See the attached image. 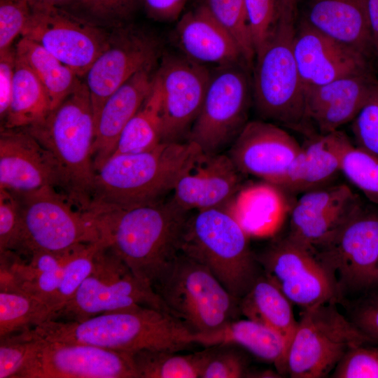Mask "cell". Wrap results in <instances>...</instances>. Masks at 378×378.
I'll return each mask as SVG.
<instances>
[{
	"instance_id": "cell-31",
	"label": "cell",
	"mask_w": 378,
	"mask_h": 378,
	"mask_svg": "<svg viewBox=\"0 0 378 378\" xmlns=\"http://www.w3.org/2000/svg\"><path fill=\"white\" fill-rule=\"evenodd\" d=\"M15 50L16 55L27 64L42 84L51 111L80 83L79 76L70 67L34 41L21 37Z\"/></svg>"
},
{
	"instance_id": "cell-49",
	"label": "cell",
	"mask_w": 378,
	"mask_h": 378,
	"mask_svg": "<svg viewBox=\"0 0 378 378\" xmlns=\"http://www.w3.org/2000/svg\"><path fill=\"white\" fill-rule=\"evenodd\" d=\"M148 15L159 21L178 19L188 0H141Z\"/></svg>"
},
{
	"instance_id": "cell-42",
	"label": "cell",
	"mask_w": 378,
	"mask_h": 378,
	"mask_svg": "<svg viewBox=\"0 0 378 378\" xmlns=\"http://www.w3.org/2000/svg\"><path fill=\"white\" fill-rule=\"evenodd\" d=\"M330 375L332 378H378V343L351 348Z\"/></svg>"
},
{
	"instance_id": "cell-43",
	"label": "cell",
	"mask_w": 378,
	"mask_h": 378,
	"mask_svg": "<svg viewBox=\"0 0 378 378\" xmlns=\"http://www.w3.org/2000/svg\"><path fill=\"white\" fill-rule=\"evenodd\" d=\"M351 122L356 146L378 156V83Z\"/></svg>"
},
{
	"instance_id": "cell-32",
	"label": "cell",
	"mask_w": 378,
	"mask_h": 378,
	"mask_svg": "<svg viewBox=\"0 0 378 378\" xmlns=\"http://www.w3.org/2000/svg\"><path fill=\"white\" fill-rule=\"evenodd\" d=\"M50 111L42 84L27 64L16 55L11 99L3 128L29 127L43 120Z\"/></svg>"
},
{
	"instance_id": "cell-52",
	"label": "cell",
	"mask_w": 378,
	"mask_h": 378,
	"mask_svg": "<svg viewBox=\"0 0 378 378\" xmlns=\"http://www.w3.org/2000/svg\"><path fill=\"white\" fill-rule=\"evenodd\" d=\"M281 1V10L282 9H292L298 11V5L301 0H280Z\"/></svg>"
},
{
	"instance_id": "cell-22",
	"label": "cell",
	"mask_w": 378,
	"mask_h": 378,
	"mask_svg": "<svg viewBox=\"0 0 378 378\" xmlns=\"http://www.w3.org/2000/svg\"><path fill=\"white\" fill-rule=\"evenodd\" d=\"M47 186H62L50 153L24 128H1L0 189L27 192Z\"/></svg>"
},
{
	"instance_id": "cell-44",
	"label": "cell",
	"mask_w": 378,
	"mask_h": 378,
	"mask_svg": "<svg viewBox=\"0 0 378 378\" xmlns=\"http://www.w3.org/2000/svg\"><path fill=\"white\" fill-rule=\"evenodd\" d=\"M35 342L30 329L0 337V378H15Z\"/></svg>"
},
{
	"instance_id": "cell-47",
	"label": "cell",
	"mask_w": 378,
	"mask_h": 378,
	"mask_svg": "<svg viewBox=\"0 0 378 378\" xmlns=\"http://www.w3.org/2000/svg\"><path fill=\"white\" fill-rule=\"evenodd\" d=\"M20 231L19 204L15 195L0 189V253L18 246Z\"/></svg>"
},
{
	"instance_id": "cell-37",
	"label": "cell",
	"mask_w": 378,
	"mask_h": 378,
	"mask_svg": "<svg viewBox=\"0 0 378 378\" xmlns=\"http://www.w3.org/2000/svg\"><path fill=\"white\" fill-rule=\"evenodd\" d=\"M204 4L214 18L234 39L246 66H251L255 52L244 0H205Z\"/></svg>"
},
{
	"instance_id": "cell-34",
	"label": "cell",
	"mask_w": 378,
	"mask_h": 378,
	"mask_svg": "<svg viewBox=\"0 0 378 378\" xmlns=\"http://www.w3.org/2000/svg\"><path fill=\"white\" fill-rule=\"evenodd\" d=\"M209 347L191 354L164 349H144L132 353L137 378H197L208 359Z\"/></svg>"
},
{
	"instance_id": "cell-17",
	"label": "cell",
	"mask_w": 378,
	"mask_h": 378,
	"mask_svg": "<svg viewBox=\"0 0 378 378\" xmlns=\"http://www.w3.org/2000/svg\"><path fill=\"white\" fill-rule=\"evenodd\" d=\"M159 53L158 43L141 31L127 28L111 36L85 74L94 122L107 99L134 74L152 68Z\"/></svg>"
},
{
	"instance_id": "cell-10",
	"label": "cell",
	"mask_w": 378,
	"mask_h": 378,
	"mask_svg": "<svg viewBox=\"0 0 378 378\" xmlns=\"http://www.w3.org/2000/svg\"><path fill=\"white\" fill-rule=\"evenodd\" d=\"M137 307L169 314L153 287L137 278L104 243L96 254L91 274L51 319L82 321L104 312Z\"/></svg>"
},
{
	"instance_id": "cell-8",
	"label": "cell",
	"mask_w": 378,
	"mask_h": 378,
	"mask_svg": "<svg viewBox=\"0 0 378 378\" xmlns=\"http://www.w3.org/2000/svg\"><path fill=\"white\" fill-rule=\"evenodd\" d=\"M19 204L20 231L15 252L28 258L37 252L62 253L101 240L94 219L64 193L47 186L13 192Z\"/></svg>"
},
{
	"instance_id": "cell-7",
	"label": "cell",
	"mask_w": 378,
	"mask_h": 378,
	"mask_svg": "<svg viewBox=\"0 0 378 378\" xmlns=\"http://www.w3.org/2000/svg\"><path fill=\"white\" fill-rule=\"evenodd\" d=\"M152 287L193 334L214 331L241 314L239 300L206 267L180 253Z\"/></svg>"
},
{
	"instance_id": "cell-13",
	"label": "cell",
	"mask_w": 378,
	"mask_h": 378,
	"mask_svg": "<svg viewBox=\"0 0 378 378\" xmlns=\"http://www.w3.org/2000/svg\"><path fill=\"white\" fill-rule=\"evenodd\" d=\"M262 273L302 309L343 302L334 275L314 252L288 236L256 256Z\"/></svg>"
},
{
	"instance_id": "cell-1",
	"label": "cell",
	"mask_w": 378,
	"mask_h": 378,
	"mask_svg": "<svg viewBox=\"0 0 378 378\" xmlns=\"http://www.w3.org/2000/svg\"><path fill=\"white\" fill-rule=\"evenodd\" d=\"M100 239L151 286L179 253L189 213L172 199L128 208L93 209Z\"/></svg>"
},
{
	"instance_id": "cell-12",
	"label": "cell",
	"mask_w": 378,
	"mask_h": 378,
	"mask_svg": "<svg viewBox=\"0 0 378 378\" xmlns=\"http://www.w3.org/2000/svg\"><path fill=\"white\" fill-rule=\"evenodd\" d=\"M251 100L250 83L241 63L219 66L211 73L201 109L186 141L209 153L230 148L248 122Z\"/></svg>"
},
{
	"instance_id": "cell-41",
	"label": "cell",
	"mask_w": 378,
	"mask_h": 378,
	"mask_svg": "<svg viewBox=\"0 0 378 378\" xmlns=\"http://www.w3.org/2000/svg\"><path fill=\"white\" fill-rule=\"evenodd\" d=\"M208 359L200 378L248 377V362L244 353L235 345L224 344L209 346Z\"/></svg>"
},
{
	"instance_id": "cell-18",
	"label": "cell",
	"mask_w": 378,
	"mask_h": 378,
	"mask_svg": "<svg viewBox=\"0 0 378 378\" xmlns=\"http://www.w3.org/2000/svg\"><path fill=\"white\" fill-rule=\"evenodd\" d=\"M300 149L286 130L262 120L248 121L227 154L243 175L278 186Z\"/></svg>"
},
{
	"instance_id": "cell-50",
	"label": "cell",
	"mask_w": 378,
	"mask_h": 378,
	"mask_svg": "<svg viewBox=\"0 0 378 378\" xmlns=\"http://www.w3.org/2000/svg\"><path fill=\"white\" fill-rule=\"evenodd\" d=\"M376 57L378 58V0H365Z\"/></svg>"
},
{
	"instance_id": "cell-45",
	"label": "cell",
	"mask_w": 378,
	"mask_h": 378,
	"mask_svg": "<svg viewBox=\"0 0 378 378\" xmlns=\"http://www.w3.org/2000/svg\"><path fill=\"white\" fill-rule=\"evenodd\" d=\"M28 0H0V51L11 48L31 15Z\"/></svg>"
},
{
	"instance_id": "cell-23",
	"label": "cell",
	"mask_w": 378,
	"mask_h": 378,
	"mask_svg": "<svg viewBox=\"0 0 378 378\" xmlns=\"http://www.w3.org/2000/svg\"><path fill=\"white\" fill-rule=\"evenodd\" d=\"M378 80L372 71L304 87L306 134H325L353 120Z\"/></svg>"
},
{
	"instance_id": "cell-28",
	"label": "cell",
	"mask_w": 378,
	"mask_h": 378,
	"mask_svg": "<svg viewBox=\"0 0 378 378\" xmlns=\"http://www.w3.org/2000/svg\"><path fill=\"white\" fill-rule=\"evenodd\" d=\"M286 192L262 181L242 186L223 207L241 226L248 236L264 237L274 233L292 206Z\"/></svg>"
},
{
	"instance_id": "cell-35",
	"label": "cell",
	"mask_w": 378,
	"mask_h": 378,
	"mask_svg": "<svg viewBox=\"0 0 378 378\" xmlns=\"http://www.w3.org/2000/svg\"><path fill=\"white\" fill-rule=\"evenodd\" d=\"M48 306L29 295L0 291V337L23 332L49 320Z\"/></svg>"
},
{
	"instance_id": "cell-46",
	"label": "cell",
	"mask_w": 378,
	"mask_h": 378,
	"mask_svg": "<svg viewBox=\"0 0 378 378\" xmlns=\"http://www.w3.org/2000/svg\"><path fill=\"white\" fill-rule=\"evenodd\" d=\"M348 318L365 335L378 343V287L349 302Z\"/></svg>"
},
{
	"instance_id": "cell-39",
	"label": "cell",
	"mask_w": 378,
	"mask_h": 378,
	"mask_svg": "<svg viewBox=\"0 0 378 378\" xmlns=\"http://www.w3.org/2000/svg\"><path fill=\"white\" fill-rule=\"evenodd\" d=\"M136 2L137 0H66L59 7L95 24H115L127 19Z\"/></svg>"
},
{
	"instance_id": "cell-11",
	"label": "cell",
	"mask_w": 378,
	"mask_h": 378,
	"mask_svg": "<svg viewBox=\"0 0 378 378\" xmlns=\"http://www.w3.org/2000/svg\"><path fill=\"white\" fill-rule=\"evenodd\" d=\"M348 295L378 287V209L362 202L328 241L311 249Z\"/></svg>"
},
{
	"instance_id": "cell-19",
	"label": "cell",
	"mask_w": 378,
	"mask_h": 378,
	"mask_svg": "<svg viewBox=\"0 0 378 378\" xmlns=\"http://www.w3.org/2000/svg\"><path fill=\"white\" fill-rule=\"evenodd\" d=\"M362 202L345 184L305 192L290 208L287 236L314 249L330 239Z\"/></svg>"
},
{
	"instance_id": "cell-29",
	"label": "cell",
	"mask_w": 378,
	"mask_h": 378,
	"mask_svg": "<svg viewBox=\"0 0 378 378\" xmlns=\"http://www.w3.org/2000/svg\"><path fill=\"white\" fill-rule=\"evenodd\" d=\"M193 340L207 347L224 344L243 347L257 358L273 363L281 375L287 373L288 349L284 340L273 330L254 321L234 319L214 331L194 334Z\"/></svg>"
},
{
	"instance_id": "cell-27",
	"label": "cell",
	"mask_w": 378,
	"mask_h": 378,
	"mask_svg": "<svg viewBox=\"0 0 378 378\" xmlns=\"http://www.w3.org/2000/svg\"><path fill=\"white\" fill-rule=\"evenodd\" d=\"M176 25L178 43L188 59L202 64H246L234 39L205 4L181 15Z\"/></svg>"
},
{
	"instance_id": "cell-25",
	"label": "cell",
	"mask_w": 378,
	"mask_h": 378,
	"mask_svg": "<svg viewBox=\"0 0 378 378\" xmlns=\"http://www.w3.org/2000/svg\"><path fill=\"white\" fill-rule=\"evenodd\" d=\"M300 20L370 60L376 57L365 0H305Z\"/></svg>"
},
{
	"instance_id": "cell-5",
	"label": "cell",
	"mask_w": 378,
	"mask_h": 378,
	"mask_svg": "<svg viewBox=\"0 0 378 378\" xmlns=\"http://www.w3.org/2000/svg\"><path fill=\"white\" fill-rule=\"evenodd\" d=\"M179 253L206 267L239 300L260 274L248 234L223 208L195 211L188 216Z\"/></svg>"
},
{
	"instance_id": "cell-9",
	"label": "cell",
	"mask_w": 378,
	"mask_h": 378,
	"mask_svg": "<svg viewBox=\"0 0 378 378\" xmlns=\"http://www.w3.org/2000/svg\"><path fill=\"white\" fill-rule=\"evenodd\" d=\"M377 343L338 310L336 303L302 309L286 360L293 378L326 377L351 348Z\"/></svg>"
},
{
	"instance_id": "cell-2",
	"label": "cell",
	"mask_w": 378,
	"mask_h": 378,
	"mask_svg": "<svg viewBox=\"0 0 378 378\" xmlns=\"http://www.w3.org/2000/svg\"><path fill=\"white\" fill-rule=\"evenodd\" d=\"M38 338L134 353L178 351L194 344V334L172 314L147 307L104 312L82 321L47 320L31 329Z\"/></svg>"
},
{
	"instance_id": "cell-51",
	"label": "cell",
	"mask_w": 378,
	"mask_h": 378,
	"mask_svg": "<svg viewBox=\"0 0 378 378\" xmlns=\"http://www.w3.org/2000/svg\"><path fill=\"white\" fill-rule=\"evenodd\" d=\"M31 6H59L66 0H28Z\"/></svg>"
},
{
	"instance_id": "cell-15",
	"label": "cell",
	"mask_w": 378,
	"mask_h": 378,
	"mask_svg": "<svg viewBox=\"0 0 378 378\" xmlns=\"http://www.w3.org/2000/svg\"><path fill=\"white\" fill-rule=\"evenodd\" d=\"M31 335L35 344L15 378H137L131 353Z\"/></svg>"
},
{
	"instance_id": "cell-40",
	"label": "cell",
	"mask_w": 378,
	"mask_h": 378,
	"mask_svg": "<svg viewBox=\"0 0 378 378\" xmlns=\"http://www.w3.org/2000/svg\"><path fill=\"white\" fill-rule=\"evenodd\" d=\"M255 55L273 33L281 14L280 0H244Z\"/></svg>"
},
{
	"instance_id": "cell-26",
	"label": "cell",
	"mask_w": 378,
	"mask_h": 378,
	"mask_svg": "<svg viewBox=\"0 0 378 378\" xmlns=\"http://www.w3.org/2000/svg\"><path fill=\"white\" fill-rule=\"evenodd\" d=\"M151 69L134 74L104 104L95 121L92 148L95 171L113 155L124 128L149 95L154 82Z\"/></svg>"
},
{
	"instance_id": "cell-33",
	"label": "cell",
	"mask_w": 378,
	"mask_h": 378,
	"mask_svg": "<svg viewBox=\"0 0 378 378\" xmlns=\"http://www.w3.org/2000/svg\"><path fill=\"white\" fill-rule=\"evenodd\" d=\"M162 140L161 92L155 76L149 95L124 128L113 155L149 150Z\"/></svg>"
},
{
	"instance_id": "cell-16",
	"label": "cell",
	"mask_w": 378,
	"mask_h": 378,
	"mask_svg": "<svg viewBox=\"0 0 378 378\" xmlns=\"http://www.w3.org/2000/svg\"><path fill=\"white\" fill-rule=\"evenodd\" d=\"M155 76L161 92L162 142H182L201 109L211 72L186 57L170 56Z\"/></svg>"
},
{
	"instance_id": "cell-48",
	"label": "cell",
	"mask_w": 378,
	"mask_h": 378,
	"mask_svg": "<svg viewBox=\"0 0 378 378\" xmlns=\"http://www.w3.org/2000/svg\"><path fill=\"white\" fill-rule=\"evenodd\" d=\"M15 58V48L0 51V116L3 121L11 99Z\"/></svg>"
},
{
	"instance_id": "cell-4",
	"label": "cell",
	"mask_w": 378,
	"mask_h": 378,
	"mask_svg": "<svg viewBox=\"0 0 378 378\" xmlns=\"http://www.w3.org/2000/svg\"><path fill=\"white\" fill-rule=\"evenodd\" d=\"M53 157L61 177V190L80 211L88 209L95 170L92 148L95 122L85 83L43 120L24 127Z\"/></svg>"
},
{
	"instance_id": "cell-24",
	"label": "cell",
	"mask_w": 378,
	"mask_h": 378,
	"mask_svg": "<svg viewBox=\"0 0 378 378\" xmlns=\"http://www.w3.org/2000/svg\"><path fill=\"white\" fill-rule=\"evenodd\" d=\"M309 136L277 186L286 192L304 193L328 186L341 173L342 155L351 143L348 136L339 130Z\"/></svg>"
},
{
	"instance_id": "cell-21",
	"label": "cell",
	"mask_w": 378,
	"mask_h": 378,
	"mask_svg": "<svg viewBox=\"0 0 378 378\" xmlns=\"http://www.w3.org/2000/svg\"><path fill=\"white\" fill-rule=\"evenodd\" d=\"M293 48L298 71L306 86L372 71L362 53L320 32L300 20L295 27Z\"/></svg>"
},
{
	"instance_id": "cell-38",
	"label": "cell",
	"mask_w": 378,
	"mask_h": 378,
	"mask_svg": "<svg viewBox=\"0 0 378 378\" xmlns=\"http://www.w3.org/2000/svg\"><path fill=\"white\" fill-rule=\"evenodd\" d=\"M341 173L370 202L378 204V156L351 142L342 155Z\"/></svg>"
},
{
	"instance_id": "cell-36",
	"label": "cell",
	"mask_w": 378,
	"mask_h": 378,
	"mask_svg": "<svg viewBox=\"0 0 378 378\" xmlns=\"http://www.w3.org/2000/svg\"><path fill=\"white\" fill-rule=\"evenodd\" d=\"M103 244V241L99 240L80 245L73 251L64 265L60 284L49 305L50 319L72 298L91 274L96 254Z\"/></svg>"
},
{
	"instance_id": "cell-20",
	"label": "cell",
	"mask_w": 378,
	"mask_h": 378,
	"mask_svg": "<svg viewBox=\"0 0 378 378\" xmlns=\"http://www.w3.org/2000/svg\"><path fill=\"white\" fill-rule=\"evenodd\" d=\"M242 175L227 154L200 149L178 177L171 199L188 212L223 208L242 187Z\"/></svg>"
},
{
	"instance_id": "cell-6",
	"label": "cell",
	"mask_w": 378,
	"mask_h": 378,
	"mask_svg": "<svg viewBox=\"0 0 378 378\" xmlns=\"http://www.w3.org/2000/svg\"><path fill=\"white\" fill-rule=\"evenodd\" d=\"M297 15L282 10L273 33L255 55L252 95L263 120L306 133L304 85L293 48Z\"/></svg>"
},
{
	"instance_id": "cell-3",
	"label": "cell",
	"mask_w": 378,
	"mask_h": 378,
	"mask_svg": "<svg viewBox=\"0 0 378 378\" xmlns=\"http://www.w3.org/2000/svg\"><path fill=\"white\" fill-rule=\"evenodd\" d=\"M200 149L190 141L162 142L149 150L111 155L95 171L86 211L128 208L163 200Z\"/></svg>"
},
{
	"instance_id": "cell-14",
	"label": "cell",
	"mask_w": 378,
	"mask_h": 378,
	"mask_svg": "<svg viewBox=\"0 0 378 378\" xmlns=\"http://www.w3.org/2000/svg\"><path fill=\"white\" fill-rule=\"evenodd\" d=\"M21 36L43 46L79 77L107 48L111 36L95 24L59 6H31Z\"/></svg>"
},
{
	"instance_id": "cell-30",
	"label": "cell",
	"mask_w": 378,
	"mask_h": 378,
	"mask_svg": "<svg viewBox=\"0 0 378 378\" xmlns=\"http://www.w3.org/2000/svg\"><path fill=\"white\" fill-rule=\"evenodd\" d=\"M292 305L263 273L239 300L241 314L277 332L284 340L288 353L298 325Z\"/></svg>"
}]
</instances>
